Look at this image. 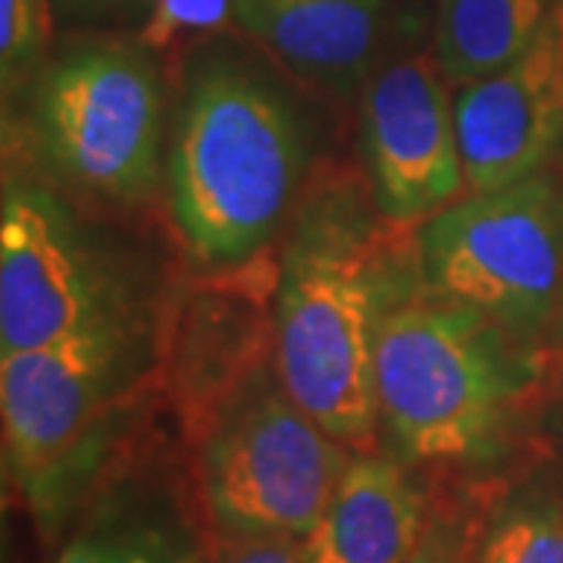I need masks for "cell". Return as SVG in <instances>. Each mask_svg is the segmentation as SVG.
Returning <instances> with one entry per match:
<instances>
[{
  "instance_id": "obj_9",
  "label": "cell",
  "mask_w": 563,
  "mask_h": 563,
  "mask_svg": "<svg viewBox=\"0 0 563 563\" xmlns=\"http://www.w3.org/2000/svg\"><path fill=\"white\" fill-rule=\"evenodd\" d=\"M435 51L383 60L357 103L363 181L385 220L420 225L466 195L454 98Z\"/></svg>"
},
{
  "instance_id": "obj_17",
  "label": "cell",
  "mask_w": 563,
  "mask_h": 563,
  "mask_svg": "<svg viewBox=\"0 0 563 563\" xmlns=\"http://www.w3.org/2000/svg\"><path fill=\"white\" fill-rule=\"evenodd\" d=\"M51 41L47 0H0V76L3 95L32 79Z\"/></svg>"
},
{
  "instance_id": "obj_6",
  "label": "cell",
  "mask_w": 563,
  "mask_h": 563,
  "mask_svg": "<svg viewBox=\"0 0 563 563\" xmlns=\"http://www.w3.org/2000/svg\"><path fill=\"white\" fill-rule=\"evenodd\" d=\"M154 313V282L132 247L85 220L60 185L7 173L0 357Z\"/></svg>"
},
{
  "instance_id": "obj_10",
  "label": "cell",
  "mask_w": 563,
  "mask_h": 563,
  "mask_svg": "<svg viewBox=\"0 0 563 563\" xmlns=\"http://www.w3.org/2000/svg\"><path fill=\"white\" fill-rule=\"evenodd\" d=\"M454 129L466 191L529 179L563 147V32L558 7L514 63L457 85Z\"/></svg>"
},
{
  "instance_id": "obj_20",
  "label": "cell",
  "mask_w": 563,
  "mask_h": 563,
  "mask_svg": "<svg viewBox=\"0 0 563 563\" xmlns=\"http://www.w3.org/2000/svg\"><path fill=\"white\" fill-rule=\"evenodd\" d=\"M551 342H554L558 357L563 361V303H561V313H558V322H554V332H551Z\"/></svg>"
},
{
  "instance_id": "obj_13",
  "label": "cell",
  "mask_w": 563,
  "mask_h": 563,
  "mask_svg": "<svg viewBox=\"0 0 563 563\" xmlns=\"http://www.w3.org/2000/svg\"><path fill=\"white\" fill-rule=\"evenodd\" d=\"M57 563H207L188 501L157 470H120L85 504Z\"/></svg>"
},
{
  "instance_id": "obj_15",
  "label": "cell",
  "mask_w": 563,
  "mask_h": 563,
  "mask_svg": "<svg viewBox=\"0 0 563 563\" xmlns=\"http://www.w3.org/2000/svg\"><path fill=\"white\" fill-rule=\"evenodd\" d=\"M473 563H563V483L548 466L492 495Z\"/></svg>"
},
{
  "instance_id": "obj_14",
  "label": "cell",
  "mask_w": 563,
  "mask_h": 563,
  "mask_svg": "<svg viewBox=\"0 0 563 563\" xmlns=\"http://www.w3.org/2000/svg\"><path fill=\"white\" fill-rule=\"evenodd\" d=\"M558 0H435L432 51L451 85L483 79L539 38Z\"/></svg>"
},
{
  "instance_id": "obj_19",
  "label": "cell",
  "mask_w": 563,
  "mask_h": 563,
  "mask_svg": "<svg viewBox=\"0 0 563 563\" xmlns=\"http://www.w3.org/2000/svg\"><path fill=\"white\" fill-rule=\"evenodd\" d=\"M207 563H313L303 539L257 536V539H217Z\"/></svg>"
},
{
  "instance_id": "obj_2",
  "label": "cell",
  "mask_w": 563,
  "mask_h": 563,
  "mask_svg": "<svg viewBox=\"0 0 563 563\" xmlns=\"http://www.w3.org/2000/svg\"><path fill=\"white\" fill-rule=\"evenodd\" d=\"M310 163V117L279 73L232 41H201L166 144L169 213L188 261L225 273L273 254Z\"/></svg>"
},
{
  "instance_id": "obj_18",
  "label": "cell",
  "mask_w": 563,
  "mask_h": 563,
  "mask_svg": "<svg viewBox=\"0 0 563 563\" xmlns=\"http://www.w3.org/2000/svg\"><path fill=\"white\" fill-rule=\"evenodd\" d=\"M225 25H239L232 0H151L141 44L163 51L179 41L213 38Z\"/></svg>"
},
{
  "instance_id": "obj_3",
  "label": "cell",
  "mask_w": 563,
  "mask_h": 563,
  "mask_svg": "<svg viewBox=\"0 0 563 563\" xmlns=\"http://www.w3.org/2000/svg\"><path fill=\"white\" fill-rule=\"evenodd\" d=\"M544 357V344L413 291L379 329V448L417 473L495 479L542 401Z\"/></svg>"
},
{
  "instance_id": "obj_11",
  "label": "cell",
  "mask_w": 563,
  "mask_h": 563,
  "mask_svg": "<svg viewBox=\"0 0 563 563\" xmlns=\"http://www.w3.org/2000/svg\"><path fill=\"white\" fill-rule=\"evenodd\" d=\"M235 22L307 85L361 95L385 60L391 0H232Z\"/></svg>"
},
{
  "instance_id": "obj_1",
  "label": "cell",
  "mask_w": 563,
  "mask_h": 563,
  "mask_svg": "<svg viewBox=\"0 0 563 563\" xmlns=\"http://www.w3.org/2000/svg\"><path fill=\"white\" fill-rule=\"evenodd\" d=\"M276 263L282 383L335 442L373 451L376 344L385 317L422 288L417 229L385 220L363 179L325 173L307 185Z\"/></svg>"
},
{
  "instance_id": "obj_8",
  "label": "cell",
  "mask_w": 563,
  "mask_h": 563,
  "mask_svg": "<svg viewBox=\"0 0 563 563\" xmlns=\"http://www.w3.org/2000/svg\"><path fill=\"white\" fill-rule=\"evenodd\" d=\"M422 288L548 344L563 303V181L548 166L417 225Z\"/></svg>"
},
{
  "instance_id": "obj_4",
  "label": "cell",
  "mask_w": 563,
  "mask_h": 563,
  "mask_svg": "<svg viewBox=\"0 0 563 563\" xmlns=\"http://www.w3.org/2000/svg\"><path fill=\"white\" fill-rule=\"evenodd\" d=\"M161 357L157 313L0 357L7 473L44 536L76 523L122 466Z\"/></svg>"
},
{
  "instance_id": "obj_5",
  "label": "cell",
  "mask_w": 563,
  "mask_h": 563,
  "mask_svg": "<svg viewBox=\"0 0 563 563\" xmlns=\"http://www.w3.org/2000/svg\"><path fill=\"white\" fill-rule=\"evenodd\" d=\"M181 426L195 501L217 539L307 542L354 454L288 395L276 354Z\"/></svg>"
},
{
  "instance_id": "obj_16",
  "label": "cell",
  "mask_w": 563,
  "mask_h": 563,
  "mask_svg": "<svg viewBox=\"0 0 563 563\" xmlns=\"http://www.w3.org/2000/svg\"><path fill=\"white\" fill-rule=\"evenodd\" d=\"M498 485L501 479L492 485L463 479L454 488H444L442 495L432 492L420 539L401 563H473L485 514Z\"/></svg>"
},
{
  "instance_id": "obj_21",
  "label": "cell",
  "mask_w": 563,
  "mask_h": 563,
  "mask_svg": "<svg viewBox=\"0 0 563 563\" xmlns=\"http://www.w3.org/2000/svg\"><path fill=\"white\" fill-rule=\"evenodd\" d=\"M558 20H561V32H563V0H558Z\"/></svg>"
},
{
  "instance_id": "obj_12",
  "label": "cell",
  "mask_w": 563,
  "mask_h": 563,
  "mask_svg": "<svg viewBox=\"0 0 563 563\" xmlns=\"http://www.w3.org/2000/svg\"><path fill=\"white\" fill-rule=\"evenodd\" d=\"M432 504L417 470L385 451H354L307 536L313 563H401L420 539Z\"/></svg>"
},
{
  "instance_id": "obj_22",
  "label": "cell",
  "mask_w": 563,
  "mask_h": 563,
  "mask_svg": "<svg viewBox=\"0 0 563 563\" xmlns=\"http://www.w3.org/2000/svg\"><path fill=\"white\" fill-rule=\"evenodd\" d=\"M79 3H110V0H79Z\"/></svg>"
},
{
  "instance_id": "obj_7",
  "label": "cell",
  "mask_w": 563,
  "mask_h": 563,
  "mask_svg": "<svg viewBox=\"0 0 563 563\" xmlns=\"http://www.w3.org/2000/svg\"><path fill=\"white\" fill-rule=\"evenodd\" d=\"M29 144L63 191L135 207L163 173L166 91L139 44H81L41 69L29 107Z\"/></svg>"
}]
</instances>
